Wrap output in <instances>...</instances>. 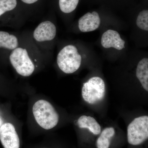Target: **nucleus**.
Instances as JSON below:
<instances>
[{"mask_svg":"<svg viewBox=\"0 0 148 148\" xmlns=\"http://www.w3.org/2000/svg\"><path fill=\"white\" fill-rule=\"evenodd\" d=\"M33 113L37 123L44 129H52L58 124V113L47 101L40 100L37 101L33 106Z\"/></svg>","mask_w":148,"mask_h":148,"instance_id":"1","label":"nucleus"},{"mask_svg":"<svg viewBox=\"0 0 148 148\" xmlns=\"http://www.w3.org/2000/svg\"><path fill=\"white\" fill-rule=\"evenodd\" d=\"M9 59L11 65L20 75L30 76L34 71V64L25 48L18 46L12 51Z\"/></svg>","mask_w":148,"mask_h":148,"instance_id":"2","label":"nucleus"},{"mask_svg":"<svg viewBox=\"0 0 148 148\" xmlns=\"http://www.w3.org/2000/svg\"><path fill=\"white\" fill-rule=\"evenodd\" d=\"M82 57L75 46L69 45L63 48L58 53L57 63L62 71L66 74L75 73L81 64Z\"/></svg>","mask_w":148,"mask_h":148,"instance_id":"3","label":"nucleus"},{"mask_svg":"<svg viewBox=\"0 0 148 148\" xmlns=\"http://www.w3.org/2000/svg\"><path fill=\"white\" fill-rule=\"evenodd\" d=\"M106 93V85L100 77H94L83 84L82 94L85 101L94 104L102 101Z\"/></svg>","mask_w":148,"mask_h":148,"instance_id":"4","label":"nucleus"},{"mask_svg":"<svg viewBox=\"0 0 148 148\" xmlns=\"http://www.w3.org/2000/svg\"><path fill=\"white\" fill-rule=\"evenodd\" d=\"M128 143L132 145H138L148 138V116H143L136 118L127 128Z\"/></svg>","mask_w":148,"mask_h":148,"instance_id":"5","label":"nucleus"},{"mask_svg":"<svg viewBox=\"0 0 148 148\" xmlns=\"http://www.w3.org/2000/svg\"><path fill=\"white\" fill-rule=\"evenodd\" d=\"M0 140L4 148H19L20 140L15 127L6 123L0 127Z\"/></svg>","mask_w":148,"mask_h":148,"instance_id":"6","label":"nucleus"},{"mask_svg":"<svg viewBox=\"0 0 148 148\" xmlns=\"http://www.w3.org/2000/svg\"><path fill=\"white\" fill-rule=\"evenodd\" d=\"M56 34L55 25L49 21H43L35 29L33 37L38 42L50 41L55 38Z\"/></svg>","mask_w":148,"mask_h":148,"instance_id":"7","label":"nucleus"},{"mask_svg":"<svg viewBox=\"0 0 148 148\" xmlns=\"http://www.w3.org/2000/svg\"><path fill=\"white\" fill-rule=\"evenodd\" d=\"M101 24V18L98 13L93 12H88L79 18V28L81 32H88L95 31Z\"/></svg>","mask_w":148,"mask_h":148,"instance_id":"8","label":"nucleus"},{"mask_svg":"<svg viewBox=\"0 0 148 148\" xmlns=\"http://www.w3.org/2000/svg\"><path fill=\"white\" fill-rule=\"evenodd\" d=\"M101 43L103 47L105 48L114 47L120 50L124 48L125 42L121 38L117 32L110 29L103 34Z\"/></svg>","mask_w":148,"mask_h":148,"instance_id":"9","label":"nucleus"},{"mask_svg":"<svg viewBox=\"0 0 148 148\" xmlns=\"http://www.w3.org/2000/svg\"><path fill=\"white\" fill-rule=\"evenodd\" d=\"M77 123L80 128H87L94 135H98L101 133V125L92 117L82 116L78 120Z\"/></svg>","mask_w":148,"mask_h":148,"instance_id":"10","label":"nucleus"},{"mask_svg":"<svg viewBox=\"0 0 148 148\" xmlns=\"http://www.w3.org/2000/svg\"><path fill=\"white\" fill-rule=\"evenodd\" d=\"M18 38L7 32L0 31V48L13 50L19 46Z\"/></svg>","mask_w":148,"mask_h":148,"instance_id":"11","label":"nucleus"},{"mask_svg":"<svg viewBox=\"0 0 148 148\" xmlns=\"http://www.w3.org/2000/svg\"><path fill=\"white\" fill-rule=\"evenodd\" d=\"M136 76L143 88L148 91V59L143 58L139 62L137 69Z\"/></svg>","mask_w":148,"mask_h":148,"instance_id":"12","label":"nucleus"},{"mask_svg":"<svg viewBox=\"0 0 148 148\" xmlns=\"http://www.w3.org/2000/svg\"><path fill=\"white\" fill-rule=\"evenodd\" d=\"M114 135L115 130L113 127H108L105 128L97 139L96 142L97 148H109L111 140Z\"/></svg>","mask_w":148,"mask_h":148,"instance_id":"13","label":"nucleus"},{"mask_svg":"<svg viewBox=\"0 0 148 148\" xmlns=\"http://www.w3.org/2000/svg\"><path fill=\"white\" fill-rule=\"evenodd\" d=\"M79 1V0H59V8L64 13H71L76 8Z\"/></svg>","mask_w":148,"mask_h":148,"instance_id":"14","label":"nucleus"},{"mask_svg":"<svg viewBox=\"0 0 148 148\" xmlns=\"http://www.w3.org/2000/svg\"><path fill=\"white\" fill-rule=\"evenodd\" d=\"M17 3L16 0H0V16L7 12L14 10Z\"/></svg>","mask_w":148,"mask_h":148,"instance_id":"15","label":"nucleus"},{"mask_svg":"<svg viewBox=\"0 0 148 148\" xmlns=\"http://www.w3.org/2000/svg\"><path fill=\"white\" fill-rule=\"evenodd\" d=\"M137 26L140 29L148 31V10H143L139 13L136 21Z\"/></svg>","mask_w":148,"mask_h":148,"instance_id":"16","label":"nucleus"},{"mask_svg":"<svg viewBox=\"0 0 148 148\" xmlns=\"http://www.w3.org/2000/svg\"><path fill=\"white\" fill-rule=\"evenodd\" d=\"M23 2L28 4H32L36 2L38 0H21Z\"/></svg>","mask_w":148,"mask_h":148,"instance_id":"17","label":"nucleus"},{"mask_svg":"<svg viewBox=\"0 0 148 148\" xmlns=\"http://www.w3.org/2000/svg\"><path fill=\"white\" fill-rule=\"evenodd\" d=\"M2 120L1 119V118H0V127L2 125Z\"/></svg>","mask_w":148,"mask_h":148,"instance_id":"18","label":"nucleus"}]
</instances>
